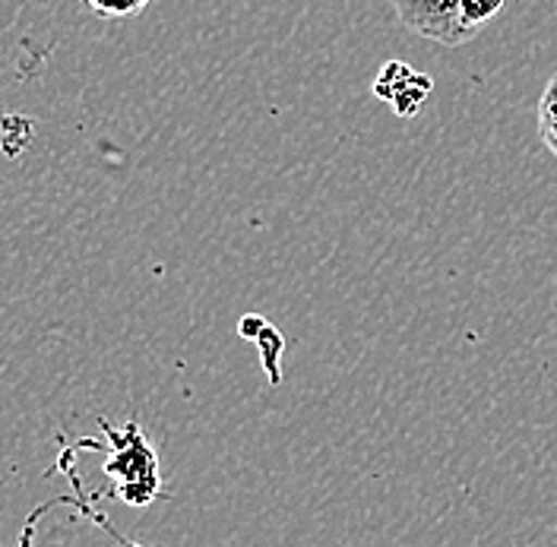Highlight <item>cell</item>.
<instances>
[{"label":"cell","mask_w":557,"mask_h":547,"mask_svg":"<svg viewBox=\"0 0 557 547\" xmlns=\"http://www.w3.org/2000/svg\"><path fill=\"white\" fill-rule=\"evenodd\" d=\"M504 7H507V0H459V10H462L466 26L475 29V33H482Z\"/></svg>","instance_id":"6"},{"label":"cell","mask_w":557,"mask_h":547,"mask_svg":"<svg viewBox=\"0 0 557 547\" xmlns=\"http://www.w3.org/2000/svg\"><path fill=\"white\" fill-rule=\"evenodd\" d=\"M434 89V79L428 73H418L403 61H389L383 64L377 79H374V96L393 108V114L399 117H416L424 108L428 96Z\"/></svg>","instance_id":"3"},{"label":"cell","mask_w":557,"mask_h":547,"mask_svg":"<svg viewBox=\"0 0 557 547\" xmlns=\"http://www.w3.org/2000/svg\"><path fill=\"white\" fill-rule=\"evenodd\" d=\"M263 326H267V320H260V316H244L242 330H238V333H242L244 339H257Z\"/></svg>","instance_id":"8"},{"label":"cell","mask_w":557,"mask_h":547,"mask_svg":"<svg viewBox=\"0 0 557 547\" xmlns=\"http://www.w3.org/2000/svg\"><path fill=\"white\" fill-rule=\"evenodd\" d=\"M389 3L409 33L421 35L434 45L459 48L479 35L466 26L459 0H389Z\"/></svg>","instance_id":"2"},{"label":"cell","mask_w":557,"mask_h":547,"mask_svg":"<svg viewBox=\"0 0 557 547\" xmlns=\"http://www.w3.org/2000/svg\"><path fill=\"white\" fill-rule=\"evenodd\" d=\"M117 452L114 459L104 462V472L117 478V494L131 504V507H146L159 497L162 490V478H159V459L149 440L143 437L137 424H127L124 434H111Z\"/></svg>","instance_id":"1"},{"label":"cell","mask_w":557,"mask_h":547,"mask_svg":"<svg viewBox=\"0 0 557 547\" xmlns=\"http://www.w3.org/2000/svg\"><path fill=\"white\" fill-rule=\"evenodd\" d=\"M79 3L99 20H131V16H139L156 0H79Z\"/></svg>","instance_id":"5"},{"label":"cell","mask_w":557,"mask_h":547,"mask_svg":"<svg viewBox=\"0 0 557 547\" xmlns=\"http://www.w3.org/2000/svg\"><path fill=\"white\" fill-rule=\"evenodd\" d=\"M535 117H539V139H542V146L557 159V70L555 76L548 79L542 99H539V114Z\"/></svg>","instance_id":"4"},{"label":"cell","mask_w":557,"mask_h":547,"mask_svg":"<svg viewBox=\"0 0 557 547\" xmlns=\"http://www.w3.org/2000/svg\"><path fill=\"white\" fill-rule=\"evenodd\" d=\"M253 343L260 345V355H263V368H267V374H270V383H278L282 380V371H278V358H282V348H285V343H282V336H278L276 326H263L260 330V336L253 339Z\"/></svg>","instance_id":"7"}]
</instances>
